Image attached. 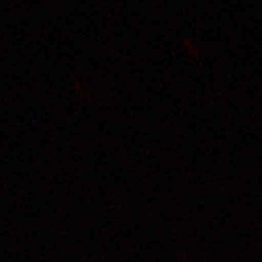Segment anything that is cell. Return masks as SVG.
Returning a JSON list of instances; mask_svg holds the SVG:
<instances>
[]
</instances>
